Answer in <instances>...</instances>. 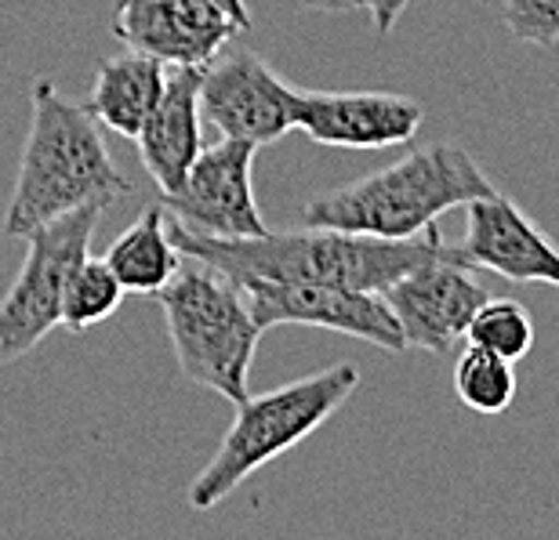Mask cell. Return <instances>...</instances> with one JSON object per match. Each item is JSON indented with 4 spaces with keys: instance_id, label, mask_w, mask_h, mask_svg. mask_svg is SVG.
<instances>
[{
    "instance_id": "obj_2",
    "label": "cell",
    "mask_w": 559,
    "mask_h": 540,
    "mask_svg": "<svg viewBox=\"0 0 559 540\" xmlns=\"http://www.w3.org/2000/svg\"><path fill=\"white\" fill-rule=\"evenodd\" d=\"M33 117L22 145L15 193L4 211V236L26 240L33 229L81 207H109L131 196V182L109 160L103 123L87 106L59 95L48 76L33 81Z\"/></svg>"
},
{
    "instance_id": "obj_5",
    "label": "cell",
    "mask_w": 559,
    "mask_h": 540,
    "mask_svg": "<svg viewBox=\"0 0 559 540\" xmlns=\"http://www.w3.org/2000/svg\"><path fill=\"white\" fill-rule=\"evenodd\" d=\"M182 265L160 295L164 323L186 381L211 388L229 403H243L248 374L262 341L251 301L240 284L197 257Z\"/></svg>"
},
{
    "instance_id": "obj_19",
    "label": "cell",
    "mask_w": 559,
    "mask_h": 540,
    "mask_svg": "<svg viewBox=\"0 0 559 540\" xmlns=\"http://www.w3.org/2000/svg\"><path fill=\"white\" fill-rule=\"evenodd\" d=\"M465 341L520 363L534 348V320L527 305L516 298H487V305H479L473 323H468Z\"/></svg>"
},
{
    "instance_id": "obj_20",
    "label": "cell",
    "mask_w": 559,
    "mask_h": 540,
    "mask_svg": "<svg viewBox=\"0 0 559 540\" xmlns=\"http://www.w3.org/2000/svg\"><path fill=\"white\" fill-rule=\"evenodd\" d=\"M506 29L534 48H556L559 44V0H506L501 8Z\"/></svg>"
},
{
    "instance_id": "obj_15",
    "label": "cell",
    "mask_w": 559,
    "mask_h": 540,
    "mask_svg": "<svg viewBox=\"0 0 559 540\" xmlns=\"http://www.w3.org/2000/svg\"><path fill=\"white\" fill-rule=\"evenodd\" d=\"M167 70H171L167 62L135 48L109 55L95 70L92 95H87V112H92L106 131L135 142L139 131L145 128V120H150V112L160 103Z\"/></svg>"
},
{
    "instance_id": "obj_3",
    "label": "cell",
    "mask_w": 559,
    "mask_h": 540,
    "mask_svg": "<svg viewBox=\"0 0 559 540\" xmlns=\"http://www.w3.org/2000/svg\"><path fill=\"white\" fill-rule=\"evenodd\" d=\"M495 182L462 145L436 142L404 156L400 164L356 182L331 189L306 204V225L407 240L440 221L447 211L495 196Z\"/></svg>"
},
{
    "instance_id": "obj_8",
    "label": "cell",
    "mask_w": 559,
    "mask_h": 540,
    "mask_svg": "<svg viewBox=\"0 0 559 540\" xmlns=\"http://www.w3.org/2000/svg\"><path fill=\"white\" fill-rule=\"evenodd\" d=\"M254 153L259 145L240 139H218L200 149L182 185L160 196L167 215L193 232L226 236V240L270 232L254 200Z\"/></svg>"
},
{
    "instance_id": "obj_13",
    "label": "cell",
    "mask_w": 559,
    "mask_h": 540,
    "mask_svg": "<svg viewBox=\"0 0 559 540\" xmlns=\"http://www.w3.org/2000/svg\"><path fill=\"white\" fill-rule=\"evenodd\" d=\"M425 106L393 92H301L295 128L334 149H389L421 131Z\"/></svg>"
},
{
    "instance_id": "obj_17",
    "label": "cell",
    "mask_w": 559,
    "mask_h": 540,
    "mask_svg": "<svg viewBox=\"0 0 559 540\" xmlns=\"http://www.w3.org/2000/svg\"><path fill=\"white\" fill-rule=\"evenodd\" d=\"M124 295H128V290L117 279L114 268H109L106 257L87 254L84 262L73 268L70 284H66L62 326H66V331H73V334L92 331V326L106 323L109 316H117Z\"/></svg>"
},
{
    "instance_id": "obj_10",
    "label": "cell",
    "mask_w": 559,
    "mask_h": 540,
    "mask_svg": "<svg viewBox=\"0 0 559 540\" xmlns=\"http://www.w3.org/2000/svg\"><path fill=\"white\" fill-rule=\"evenodd\" d=\"M382 298L393 309L407 348L447 356L454 352L490 295L473 279V268L457 262L454 247L443 243L440 254L400 276L393 287L382 290Z\"/></svg>"
},
{
    "instance_id": "obj_14",
    "label": "cell",
    "mask_w": 559,
    "mask_h": 540,
    "mask_svg": "<svg viewBox=\"0 0 559 540\" xmlns=\"http://www.w3.org/2000/svg\"><path fill=\"white\" fill-rule=\"evenodd\" d=\"M200 70L204 65H171L167 84L156 109L150 112L145 128L139 131V153L150 178L160 193H175L182 185L186 171L193 167L200 142Z\"/></svg>"
},
{
    "instance_id": "obj_12",
    "label": "cell",
    "mask_w": 559,
    "mask_h": 540,
    "mask_svg": "<svg viewBox=\"0 0 559 540\" xmlns=\"http://www.w3.org/2000/svg\"><path fill=\"white\" fill-rule=\"evenodd\" d=\"M457 262L495 273L512 284L559 287V247L509 196H479L465 204V236Z\"/></svg>"
},
{
    "instance_id": "obj_1",
    "label": "cell",
    "mask_w": 559,
    "mask_h": 540,
    "mask_svg": "<svg viewBox=\"0 0 559 540\" xmlns=\"http://www.w3.org/2000/svg\"><path fill=\"white\" fill-rule=\"evenodd\" d=\"M175 247L186 257H197L233 284L243 279H276V284H338L356 290L382 295L411 268L429 262L443 251L440 225H429L407 240H385V236L323 229L306 225L298 232H262V236H207L186 229L182 221L167 218Z\"/></svg>"
},
{
    "instance_id": "obj_4",
    "label": "cell",
    "mask_w": 559,
    "mask_h": 540,
    "mask_svg": "<svg viewBox=\"0 0 559 540\" xmlns=\"http://www.w3.org/2000/svg\"><path fill=\"white\" fill-rule=\"evenodd\" d=\"M356 388H360V367L338 363L237 403V418L222 435L215 457L189 482V504L197 512H211L248 476L328 424Z\"/></svg>"
},
{
    "instance_id": "obj_7",
    "label": "cell",
    "mask_w": 559,
    "mask_h": 540,
    "mask_svg": "<svg viewBox=\"0 0 559 540\" xmlns=\"http://www.w3.org/2000/svg\"><path fill=\"white\" fill-rule=\"evenodd\" d=\"M298 87L280 81L270 62L251 48H222L200 70V109L222 139L273 145L295 131Z\"/></svg>"
},
{
    "instance_id": "obj_23",
    "label": "cell",
    "mask_w": 559,
    "mask_h": 540,
    "mask_svg": "<svg viewBox=\"0 0 559 540\" xmlns=\"http://www.w3.org/2000/svg\"><path fill=\"white\" fill-rule=\"evenodd\" d=\"M222 8H229L233 15L237 19H243V22H251V11H248V4H243V0H218Z\"/></svg>"
},
{
    "instance_id": "obj_16",
    "label": "cell",
    "mask_w": 559,
    "mask_h": 540,
    "mask_svg": "<svg viewBox=\"0 0 559 540\" xmlns=\"http://www.w3.org/2000/svg\"><path fill=\"white\" fill-rule=\"evenodd\" d=\"M167 218L171 215L164 204L145 207L142 218L109 243L106 262L128 295H160L182 268V251L167 232Z\"/></svg>"
},
{
    "instance_id": "obj_22",
    "label": "cell",
    "mask_w": 559,
    "mask_h": 540,
    "mask_svg": "<svg viewBox=\"0 0 559 540\" xmlns=\"http://www.w3.org/2000/svg\"><path fill=\"white\" fill-rule=\"evenodd\" d=\"M301 8L320 11V15H345V11H364L360 0H298Z\"/></svg>"
},
{
    "instance_id": "obj_6",
    "label": "cell",
    "mask_w": 559,
    "mask_h": 540,
    "mask_svg": "<svg viewBox=\"0 0 559 540\" xmlns=\"http://www.w3.org/2000/svg\"><path fill=\"white\" fill-rule=\"evenodd\" d=\"M106 207H81L26 236V262L0 301V367L29 356L51 326H62V298L73 268L92 254V236Z\"/></svg>"
},
{
    "instance_id": "obj_11",
    "label": "cell",
    "mask_w": 559,
    "mask_h": 540,
    "mask_svg": "<svg viewBox=\"0 0 559 540\" xmlns=\"http://www.w3.org/2000/svg\"><path fill=\"white\" fill-rule=\"evenodd\" d=\"M251 22L218 0H117L114 37L167 65H207Z\"/></svg>"
},
{
    "instance_id": "obj_18",
    "label": "cell",
    "mask_w": 559,
    "mask_h": 540,
    "mask_svg": "<svg viewBox=\"0 0 559 540\" xmlns=\"http://www.w3.org/2000/svg\"><path fill=\"white\" fill-rule=\"evenodd\" d=\"M454 392L468 410L476 413H506L516 399V363L506 356H495L479 345H468L457 356L454 367Z\"/></svg>"
},
{
    "instance_id": "obj_9",
    "label": "cell",
    "mask_w": 559,
    "mask_h": 540,
    "mask_svg": "<svg viewBox=\"0 0 559 540\" xmlns=\"http://www.w3.org/2000/svg\"><path fill=\"white\" fill-rule=\"evenodd\" d=\"M243 295L262 331L284 323L320 326V331L349 334L360 341L404 352V331L389 309V301L374 290H356L338 284H276V279H243Z\"/></svg>"
},
{
    "instance_id": "obj_21",
    "label": "cell",
    "mask_w": 559,
    "mask_h": 540,
    "mask_svg": "<svg viewBox=\"0 0 559 540\" xmlns=\"http://www.w3.org/2000/svg\"><path fill=\"white\" fill-rule=\"evenodd\" d=\"M360 4L367 11V19H371V26L385 37V33L396 29V22L407 11L411 0H360Z\"/></svg>"
}]
</instances>
